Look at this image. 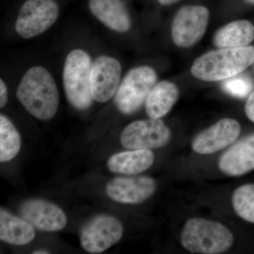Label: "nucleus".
<instances>
[{
	"label": "nucleus",
	"mask_w": 254,
	"mask_h": 254,
	"mask_svg": "<svg viewBox=\"0 0 254 254\" xmlns=\"http://www.w3.org/2000/svg\"><path fill=\"white\" fill-rule=\"evenodd\" d=\"M171 138V132L160 119L138 120L127 125L120 141L127 149H152L165 146Z\"/></svg>",
	"instance_id": "6e6552de"
},
{
	"label": "nucleus",
	"mask_w": 254,
	"mask_h": 254,
	"mask_svg": "<svg viewBox=\"0 0 254 254\" xmlns=\"http://www.w3.org/2000/svg\"><path fill=\"white\" fill-rule=\"evenodd\" d=\"M122 66L113 57H98L92 64L91 88L93 99L106 103L116 94L120 86Z\"/></svg>",
	"instance_id": "9d476101"
},
{
	"label": "nucleus",
	"mask_w": 254,
	"mask_h": 254,
	"mask_svg": "<svg viewBox=\"0 0 254 254\" xmlns=\"http://www.w3.org/2000/svg\"><path fill=\"white\" fill-rule=\"evenodd\" d=\"M180 0H158L159 3L162 5H165V6H168V5H171L175 4Z\"/></svg>",
	"instance_id": "393cba45"
},
{
	"label": "nucleus",
	"mask_w": 254,
	"mask_h": 254,
	"mask_svg": "<svg viewBox=\"0 0 254 254\" xmlns=\"http://www.w3.org/2000/svg\"><path fill=\"white\" fill-rule=\"evenodd\" d=\"M55 0H27L19 10L15 30L25 39L34 38L49 29L59 16Z\"/></svg>",
	"instance_id": "423d86ee"
},
{
	"label": "nucleus",
	"mask_w": 254,
	"mask_h": 254,
	"mask_svg": "<svg viewBox=\"0 0 254 254\" xmlns=\"http://www.w3.org/2000/svg\"><path fill=\"white\" fill-rule=\"evenodd\" d=\"M156 190V183L148 177H117L106 186L111 199L126 204H138L149 198Z\"/></svg>",
	"instance_id": "f8f14e48"
},
{
	"label": "nucleus",
	"mask_w": 254,
	"mask_h": 254,
	"mask_svg": "<svg viewBox=\"0 0 254 254\" xmlns=\"http://www.w3.org/2000/svg\"><path fill=\"white\" fill-rule=\"evenodd\" d=\"M33 254H50V252H48V251H46V250H37V251H36V252H33Z\"/></svg>",
	"instance_id": "a878e982"
},
{
	"label": "nucleus",
	"mask_w": 254,
	"mask_h": 254,
	"mask_svg": "<svg viewBox=\"0 0 254 254\" xmlns=\"http://www.w3.org/2000/svg\"><path fill=\"white\" fill-rule=\"evenodd\" d=\"M92 64L90 55L80 49L70 52L65 60L64 88L68 101L76 109L86 110L91 105Z\"/></svg>",
	"instance_id": "20e7f679"
},
{
	"label": "nucleus",
	"mask_w": 254,
	"mask_h": 254,
	"mask_svg": "<svg viewBox=\"0 0 254 254\" xmlns=\"http://www.w3.org/2000/svg\"><path fill=\"white\" fill-rule=\"evenodd\" d=\"M16 97L32 116L48 121L55 116L59 107L58 87L51 73L43 66H33L21 78Z\"/></svg>",
	"instance_id": "f257e3e1"
},
{
	"label": "nucleus",
	"mask_w": 254,
	"mask_h": 254,
	"mask_svg": "<svg viewBox=\"0 0 254 254\" xmlns=\"http://www.w3.org/2000/svg\"><path fill=\"white\" fill-rule=\"evenodd\" d=\"M178 88L168 81L159 82L145 100V111L150 118L160 119L173 108L179 98Z\"/></svg>",
	"instance_id": "a211bd4d"
},
{
	"label": "nucleus",
	"mask_w": 254,
	"mask_h": 254,
	"mask_svg": "<svg viewBox=\"0 0 254 254\" xmlns=\"http://www.w3.org/2000/svg\"><path fill=\"white\" fill-rule=\"evenodd\" d=\"M220 171L227 176L240 177L254 170V133L228 148L218 161Z\"/></svg>",
	"instance_id": "4468645a"
},
{
	"label": "nucleus",
	"mask_w": 254,
	"mask_h": 254,
	"mask_svg": "<svg viewBox=\"0 0 254 254\" xmlns=\"http://www.w3.org/2000/svg\"><path fill=\"white\" fill-rule=\"evenodd\" d=\"M89 9L110 29L125 33L131 27V18L123 0H89Z\"/></svg>",
	"instance_id": "2eb2a0df"
},
{
	"label": "nucleus",
	"mask_w": 254,
	"mask_h": 254,
	"mask_svg": "<svg viewBox=\"0 0 254 254\" xmlns=\"http://www.w3.org/2000/svg\"><path fill=\"white\" fill-rule=\"evenodd\" d=\"M240 132L241 126L237 120L222 119L193 138L192 149L200 155L213 154L232 144Z\"/></svg>",
	"instance_id": "9b49d317"
},
{
	"label": "nucleus",
	"mask_w": 254,
	"mask_h": 254,
	"mask_svg": "<svg viewBox=\"0 0 254 254\" xmlns=\"http://www.w3.org/2000/svg\"><path fill=\"white\" fill-rule=\"evenodd\" d=\"M121 222L115 217L100 215L92 219L82 230V248L91 254H100L120 242L123 235Z\"/></svg>",
	"instance_id": "1a4fd4ad"
},
{
	"label": "nucleus",
	"mask_w": 254,
	"mask_h": 254,
	"mask_svg": "<svg viewBox=\"0 0 254 254\" xmlns=\"http://www.w3.org/2000/svg\"><path fill=\"white\" fill-rule=\"evenodd\" d=\"M254 63V46L224 48L197 58L190 71L202 81H223L237 76Z\"/></svg>",
	"instance_id": "f03ea898"
},
{
	"label": "nucleus",
	"mask_w": 254,
	"mask_h": 254,
	"mask_svg": "<svg viewBox=\"0 0 254 254\" xmlns=\"http://www.w3.org/2000/svg\"><path fill=\"white\" fill-rule=\"evenodd\" d=\"M19 133L12 123L4 115L0 116V161H10L21 149Z\"/></svg>",
	"instance_id": "aec40b11"
},
{
	"label": "nucleus",
	"mask_w": 254,
	"mask_h": 254,
	"mask_svg": "<svg viewBox=\"0 0 254 254\" xmlns=\"http://www.w3.org/2000/svg\"><path fill=\"white\" fill-rule=\"evenodd\" d=\"M254 39V26L247 20H238L220 28L214 37V44L220 48L248 46Z\"/></svg>",
	"instance_id": "6ab92c4d"
},
{
	"label": "nucleus",
	"mask_w": 254,
	"mask_h": 254,
	"mask_svg": "<svg viewBox=\"0 0 254 254\" xmlns=\"http://www.w3.org/2000/svg\"><path fill=\"white\" fill-rule=\"evenodd\" d=\"M157 74L153 68L140 66L130 70L115 95L117 108L125 115L136 113L155 86Z\"/></svg>",
	"instance_id": "39448f33"
},
{
	"label": "nucleus",
	"mask_w": 254,
	"mask_h": 254,
	"mask_svg": "<svg viewBox=\"0 0 254 254\" xmlns=\"http://www.w3.org/2000/svg\"><path fill=\"white\" fill-rule=\"evenodd\" d=\"M234 241L233 234L225 225L200 218L187 220L181 233L182 245L192 254L225 253Z\"/></svg>",
	"instance_id": "7ed1b4c3"
},
{
	"label": "nucleus",
	"mask_w": 254,
	"mask_h": 254,
	"mask_svg": "<svg viewBox=\"0 0 254 254\" xmlns=\"http://www.w3.org/2000/svg\"><path fill=\"white\" fill-rule=\"evenodd\" d=\"M247 3L251 4H254V0H245Z\"/></svg>",
	"instance_id": "bb28decb"
},
{
	"label": "nucleus",
	"mask_w": 254,
	"mask_h": 254,
	"mask_svg": "<svg viewBox=\"0 0 254 254\" xmlns=\"http://www.w3.org/2000/svg\"><path fill=\"white\" fill-rule=\"evenodd\" d=\"M209 10L200 5L183 6L173 18L172 39L177 46L190 48L201 39L208 26Z\"/></svg>",
	"instance_id": "0eeeda50"
},
{
	"label": "nucleus",
	"mask_w": 254,
	"mask_h": 254,
	"mask_svg": "<svg viewBox=\"0 0 254 254\" xmlns=\"http://www.w3.org/2000/svg\"><path fill=\"white\" fill-rule=\"evenodd\" d=\"M254 82L247 76H233L222 84L224 91L238 98H245L254 89Z\"/></svg>",
	"instance_id": "4be33fe9"
},
{
	"label": "nucleus",
	"mask_w": 254,
	"mask_h": 254,
	"mask_svg": "<svg viewBox=\"0 0 254 254\" xmlns=\"http://www.w3.org/2000/svg\"><path fill=\"white\" fill-rule=\"evenodd\" d=\"M25 219L11 215L4 209L0 210V240L11 245H28L34 240L36 232Z\"/></svg>",
	"instance_id": "f3484780"
},
{
	"label": "nucleus",
	"mask_w": 254,
	"mask_h": 254,
	"mask_svg": "<svg viewBox=\"0 0 254 254\" xmlns=\"http://www.w3.org/2000/svg\"><path fill=\"white\" fill-rule=\"evenodd\" d=\"M8 100V90L6 83L2 79L0 80V107L6 105Z\"/></svg>",
	"instance_id": "b1692460"
},
{
	"label": "nucleus",
	"mask_w": 254,
	"mask_h": 254,
	"mask_svg": "<svg viewBox=\"0 0 254 254\" xmlns=\"http://www.w3.org/2000/svg\"><path fill=\"white\" fill-rule=\"evenodd\" d=\"M245 113L247 118L254 123V91L251 93L245 105Z\"/></svg>",
	"instance_id": "5701e85b"
},
{
	"label": "nucleus",
	"mask_w": 254,
	"mask_h": 254,
	"mask_svg": "<svg viewBox=\"0 0 254 254\" xmlns=\"http://www.w3.org/2000/svg\"><path fill=\"white\" fill-rule=\"evenodd\" d=\"M20 212L23 219L43 231H59L66 226L67 222L63 210L46 200H28L23 203Z\"/></svg>",
	"instance_id": "ddd939ff"
},
{
	"label": "nucleus",
	"mask_w": 254,
	"mask_h": 254,
	"mask_svg": "<svg viewBox=\"0 0 254 254\" xmlns=\"http://www.w3.org/2000/svg\"><path fill=\"white\" fill-rule=\"evenodd\" d=\"M232 207L240 218L254 224V184L236 189L232 197Z\"/></svg>",
	"instance_id": "412c9836"
},
{
	"label": "nucleus",
	"mask_w": 254,
	"mask_h": 254,
	"mask_svg": "<svg viewBox=\"0 0 254 254\" xmlns=\"http://www.w3.org/2000/svg\"><path fill=\"white\" fill-rule=\"evenodd\" d=\"M154 160V154L150 149L128 150L110 157L108 168L115 173L136 175L149 169Z\"/></svg>",
	"instance_id": "dca6fc26"
}]
</instances>
